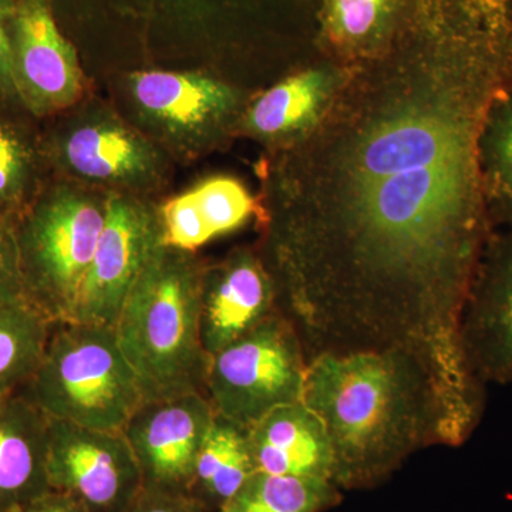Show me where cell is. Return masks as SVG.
<instances>
[{"mask_svg": "<svg viewBox=\"0 0 512 512\" xmlns=\"http://www.w3.org/2000/svg\"><path fill=\"white\" fill-rule=\"evenodd\" d=\"M302 402L328 434L333 477L379 470L427 440L444 443L433 380L397 350L316 353L306 367Z\"/></svg>", "mask_w": 512, "mask_h": 512, "instance_id": "obj_2", "label": "cell"}, {"mask_svg": "<svg viewBox=\"0 0 512 512\" xmlns=\"http://www.w3.org/2000/svg\"><path fill=\"white\" fill-rule=\"evenodd\" d=\"M464 353L484 386L512 380V228L485 244L464 309Z\"/></svg>", "mask_w": 512, "mask_h": 512, "instance_id": "obj_11", "label": "cell"}, {"mask_svg": "<svg viewBox=\"0 0 512 512\" xmlns=\"http://www.w3.org/2000/svg\"><path fill=\"white\" fill-rule=\"evenodd\" d=\"M329 500V481L255 471L217 512H318Z\"/></svg>", "mask_w": 512, "mask_h": 512, "instance_id": "obj_23", "label": "cell"}, {"mask_svg": "<svg viewBox=\"0 0 512 512\" xmlns=\"http://www.w3.org/2000/svg\"><path fill=\"white\" fill-rule=\"evenodd\" d=\"M202 269L194 252L163 245L114 323L144 400L204 393L210 356L201 339Z\"/></svg>", "mask_w": 512, "mask_h": 512, "instance_id": "obj_3", "label": "cell"}, {"mask_svg": "<svg viewBox=\"0 0 512 512\" xmlns=\"http://www.w3.org/2000/svg\"><path fill=\"white\" fill-rule=\"evenodd\" d=\"M28 110L0 103V221L15 224L47 184L43 137Z\"/></svg>", "mask_w": 512, "mask_h": 512, "instance_id": "obj_19", "label": "cell"}, {"mask_svg": "<svg viewBox=\"0 0 512 512\" xmlns=\"http://www.w3.org/2000/svg\"><path fill=\"white\" fill-rule=\"evenodd\" d=\"M255 471L248 430L215 414L195 461L192 497L217 512Z\"/></svg>", "mask_w": 512, "mask_h": 512, "instance_id": "obj_20", "label": "cell"}, {"mask_svg": "<svg viewBox=\"0 0 512 512\" xmlns=\"http://www.w3.org/2000/svg\"><path fill=\"white\" fill-rule=\"evenodd\" d=\"M50 420L20 394L0 399V512L52 490L47 474Z\"/></svg>", "mask_w": 512, "mask_h": 512, "instance_id": "obj_16", "label": "cell"}, {"mask_svg": "<svg viewBox=\"0 0 512 512\" xmlns=\"http://www.w3.org/2000/svg\"><path fill=\"white\" fill-rule=\"evenodd\" d=\"M306 367L295 325L275 312L210 356L204 394L215 414L249 429L272 410L302 402Z\"/></svg>", "mask_w": 512, "mask_h": 512, "instance_id": "obj_6", "label": "cell"}, {"mask_svg": "<svg viewBox=\"0 0 512 512\" xmlns=\"http://www.w3.org/2000/svg\"><path fill=\"white\" fill-rule=\"evenodd\" d=\"M26 301L25 282L15 224L0 221V305Z\"/></svg>", "mask_w": 512, "mask_h": 512, "instance_id": "obj_27", "label": "cell"}, {"mask_svg": "<svg viewBox=\"0 0 512 512\" xmlns=\"http://www.w3.org/2000/svg\"><path fill=\"white\" fill-rule=\"evenodd\" d=\"M15 12L16 0H0V103L25 109L13 69L12 23Z\"/></svg>", "mask_w": 512, "mask_h": 512, "instance_id": "obj_28", "label": "cell"}, {"mask_svg": "<svg viewBox=\"0 0 512 512\" xmlns=\"http://www.w3.org/2000/svg\"><path fill=\"white\" fill-rule=\"evenodd\" d=\"M131 96L148 123L185 144L205 143L238 113L239 93L204 74L138 72Z\"/></svg>", "mask_w": 512, "mask_h": 512, "instance_id": "obj_12", "label": "cell"}, {"mask_svg": "<svg viewBox=\"0 0 512 512\" xmlns=\"http://www.w3.org/2000/svg\"><path fill=\"white\" fill-rule=\"evenodd\" d=\"M342 74V64L319 55L249 107L244 124L252 136L291 143L316 123Z\"/></svg>", "mask_w": 512, "mask_h": 512, "instance_id": "obj_17", "label": "cell"}, {"mask_svg": "<svg viewBox=\"0 0 512 512\" xmlns=\"http://www.w3.org/2000/svg\"><path fill=\"white\" fill-rule=\"evenodd\" d=\"M160 215L168 247L195 252L214 239L191 191L165 202Z\"/></svg>", "mask_w": 512, "mask_h": 512, "instance_id": "obj_26", "label": "cell"}, {"mask_svg": "<svg viewBox=\"0 0 512 512\" xmlns=\"http://www.w3.org/2000/svg\"><path fill=\"white\" fill-rule=\"evenodd\" d=\"M52 322L29 303L0 305V399L16 394L35 375Z\"/></svg>", "mask_w": 512, "mask_h": 512, "instance_id": "obj_22", "label": "cell"}, {"mask_svg": "<svg viewBox=\"0 0 512 512\" xmlns=\"http://www.w3.org/2000/svg\"><path fill=\"white\" fill-rule=\"evenodd\" d=\"M127 512H208L191 494L143 487Z\"/></svg>", "mask_w": 512, "mask_h": 512, "instance_id": "obj_29", "label": "cell"}, {"mask_svg": "<svg viewBox=\"0 0 512 512\" xmlns=\"http://www.w3.org/2000/svg\"><path fill=\"white\" fill-rule=\"evenodd\" d=\"M9 512H90L82 503L70 495L50 490L29 503Z\"/></svg>", "mask_w": 512, "mask_h": 512, "instance_id": "obj_30", "label": "cell"}, {"mask_svg": "<svg viewBox=\"0 0 512 512\" xmlns=\"http://www.w3.org/2000/svg\"><path fill=\"white\" fill-rule=\"evenodd\" d=\"M18 394L49 419L121 431L144 396L114 326L52 322L35 375Z\"/></svg>", "mask_w": 512, "mask_h": 512, "instance_id": "obj_4", "label": "cell"}, {"mask_svg": "<svg viewBox=\"0 0 512 512\" xmlns=\"http://www.w3.org/2000/svg\"><path fill=\"white\" fill-rule=\"evenodd\" d=\"M191 194L212 238L241 228L258 212V204L251 192L235 178H208L191 190Z\"/></svg>", "mask_w": 512, "mask_h": 512, "instance_id": "obj_24", "label": "cell"}, {"mask_svg": "<svg viewBox=\"0 0 512 512\" xmlns=\"http://www.w3.org/2000/svg\"><path fill=\"white\" fill-rule=\"evenodd\" d=\"M12 49L20 99L35 119L69 109L80 99L82 69L49 0H16Z\"/></svg>", "mask_w": 512, "mask_h": 512, "instance_id": "obj_10", "label": "cell"}, {"mask_svg": "<svg viewBox=\"0 0 512 512\" xmlns=\"http://www.w3.org/2000/svg\"><path fill=\"white\" fill-rule=\"evenodd\" d=\"M478 158L491 227L512 228V87L488 110Z\"/></svg>", "mask_w": 512, "mask_h": 512, "instance_id": "obj_21", "label": "cell"}, {"mask_svg": "<svg viewBox=\"0 0 512 512\" xmlns=\"http://www.w3.org/2000/svg\"><path fill=\"white\" fill-rule=\"evenodd\" d=\"M274 281L251 251H238L202 269L201 339L208 356L244 336L275 313Z\"/></svg>", "mask_w": 512, "mask_h": 512, "instance_id": "obj_14", "label": "cell"}, {"mask_svg": "<svg viewBox=\"0 0 512 512\" xmlns=\"http://www.w3.org/2000/svg\"><path fill=\"white\" fill-rule=\"evenodd\" d=\"M106 220V197L47 183L15 221L26 301L50 322L72 316Z\"/></svg>", "mask_w": 512, "mask_h": 512, "instance_id": "obj_5", "label": "cell"}, {"mask_svg": "<svg viewBox=\"0 0 512 512\" xmlns=\"http://www.w3.org/2000/svg\"><path fill=\"white\" fill-rule=\"evenodd\" d=\"M49 420L50 488L76 498L90 512H127L143 477L123 431Z\"/></svg>", "mask_w": 512, "mask_h": 512, "instance_id": "obj_8", "label": "cell"}, {"mask_svg": "<svg viewBox=\"0 0 512 512\" xmlns=\"http://www.w3.org/2000/svg\"><path fill=\"white\" fill-rule=\"evenodd\" d=\"M404 0H319L313 46L338 63L373 52L393 35Z\"/></svg>", "mask_w": 512, "mask_h": 512, "instance_id": "obj_18", "label": "cell"}, {"mask_svg": "<svg viewBox=\"0 0 512 512\" xmlns=\"http://www.w3.org/2000/svg\"><path fill=\"white\" fill-rule=\"evenodd\" d=\"M43 146L47 163L57 164L90 183L138 188L156 183L160 175L157 148L116 120L72 124L43 137Z\"/></svg>", "mask_w": 512, "mask_h": 512, "instance_id": "obj_13", "label": "cell"}, {"mask_svg": "<svg viewBox=\"0 0 512 512\" xmlns=\"http://www.w3.org/2000/svg\"><path fill=\"white\" fill-rule=\"evenodd\" d=\"M215 419L204 393L143 400L123 431L143 487L190 494L195 461Z\"/></svg>", "mask_w": 512, "mask_h": 512, "instance_id": "obj_9", "label": "cell"}, {"mask_svg": "<svg viewBox=\"0 0 512 512\" xmlns=\"http://www.w3.org/2000/svg\"><path fill=\"white\" fill-rule=\"evenodd\" d=\"M291 143L269 254L320 352L397 350L446 393L471 379L464 309L494 231L481 130L512 87V0H404Z\"/></svg>", "mask_w": 512, "mask_h": 512, "instance_id": "obj_1", "label": "cell"}, {"mask_svg": "<svg viewBox=\"0 0 512 512\" xmlns=\"http://www.w3.org/2000/svg\"><path fill=\"white\" fill-rule=\"evenodd\" d=\"M247 430L256 471L326 481L333 477L328 434L303 402L278 407Z\"/></svg>", "mask_w": 512, "mask_h": 512, "instance_id": "obj_15", "label": "cell"}, {"mask_svg": "<svg viewBox=\"0 0 512 512\" xmlns=\"http://www.w3.org/2000/svg\"><path fill=\"white\" fill-rule=\"evenodd\" d=\"M234 26L249 30L282 28L315 9L318 0H220ZM241 30V29H239Z\"/></svg>", "mask_w": 512, "mask_h": 512, "instance_id": "obj_25", "label": "cell"}, {"mask_svg": "<svg viewBox=\"0 0 512 512\" xmlns=\"http://www.w3.org/2000/svg\"><path fill=\"white\" fill-rule=\"evenodd\" d=\"M163 245L160 208L131 194H107L104 227L69 320L114 326L138 276Z\"/></svg>", "mask_w": 512, "mask_h": 512, "instance_id": "obj_7", "label": "cell"}]
</instances>
